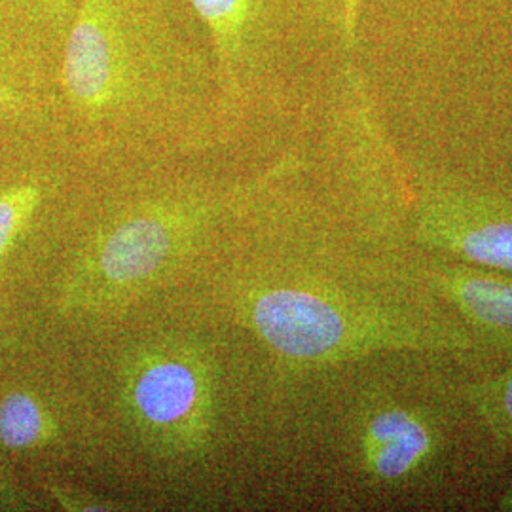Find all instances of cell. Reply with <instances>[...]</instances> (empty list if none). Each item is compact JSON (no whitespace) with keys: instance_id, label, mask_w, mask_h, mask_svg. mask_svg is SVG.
<instances>
[{"instance_id":"obj_1","label":"cell","mask_w":512,"mask_h":512,"mask_svg":"<svg viewBox=\"0 0 512 512\" xmlns=\"http://www.w3.org/2000/svg\"><path fill=\"white\" fill-rule=\"evenodd\" d=\"M67 340L101 423L105 475L190 505L238 492L262 376L228 334L158 302Z\"/></svg>"},{"instance_id":"obj_2","label":"cell","mask_w":512,"mask_h":512,"mask_svg":"<svg viewBox=\"0 0 512 512\" xmlns=\"http://www.w3.org/2000/svg\"><path fill=\"white\" fill-rule=\"evenodd\" d=\"M156 0H76L55 57V133L97 169L175 162L234 139L211 57Z\"/></svg>"},{"instance_id":"obj_3","label":"cell","mask_w":512,"mask_h":512,"mask_svg":"<svg viewBox=\"0 0 512 512\" xmlns=\"http://www.w3.org/2000/svg\"><path fill=\"white\" fill-rule=\"evenodd\" d=\"M173 164L95 169L67 253L33 310L42 327L78 338L177 293L230 220L294 167L283 160L243 175Z\"/></svg>"},{"instance_id":"obj_4","label":"cell","mask_w":512,"mask_h":512,"mask_svg":"<svg viewBox=\"0 0 512 512\" xmlns=\"http://www.w3.org/2000/svg\"><path fill=\"white\" fill-rule=\"evenodd\" d=\"M258 196L230 220L183 287L162 302L228 334L262 380L382 351L456 346L458 332L410 323L357 287L283 255L256 215Z\"/></svg>"},{"instance_id":"obj_5","label":"cell","mask_w":512,"mask_h":512,"mask_svg":"<svg viewBox=\"0 0 512 512\" xmlns=\"http://www.w3.org/2000/svg\"><path fill=\"white\" fill-rule=\"evenodd\" d=\"M0 463L38 475H105V440L73 344L31 315L0 353Z\"/></svg>"},{"instance_id":"obj_6","label":"cell","mask_w":512,"mask_h":512,"mask_svg":"<svg viewBox=\"0 0 512 512\" xmlns=\"http://www.w3.org/2000/svg\"><path fill=\"white\" fill-rule=\"evenodd\" d=\"M95 173L54 129L0 122V308H37L67 253Z\"/></svg>"},{"instance_id":"obj_7","label":"cell","mask_w":512,"mask_h":512,"mask_svg":"<svg viewBox=\"0 0 512 512\" xmlns=\"http://www.w3.org/2000/svg\"><path fill=\"white\" fill-rule=\"evenodd\" d=\"M200 19L224 109L239 129L266 90L275 54L298 0H183ZM315 2V0H313Z\"/></svg>"},{"instance_id":"obj_8","label":"cell","mask_w":512,"mask_h":512,"mask_svg":"<svg viewBox=\"0 0 512 512\" xmlns=\"http://www.w3.org/2000/svg\"><path fill=\"white\" fill-rule=\"evenodd\" d=\"M421 238L480 268L512 275V205L475 194L440 192L420 209Z\"/></svg>"},{"instance_id":"obj_9","label":"cell","mask_w":512,"mask_h":512,"mask_svg":"<svg viewBox=\"0 0 512 512\" xmlns=\"http://www.w3.org/2000/svg\"><path fill=\"white\" fill-rule=\"evenodd\" d=\"M349 452L368 480L395 484L420 473L437 454V431L414 408L368 404L351 416Z\"/></svg>"},{"instance_id":"obj_10","label":"cell","mask_w":512,"mask_h":512,"mask_svg":"<svg viewBox=\"0 0 512 512\" xmlns=\"http://www.w3.org/2000/svg\"><path fill=\"white\" fill-rule=\"evenodd\" d=\"M55 61L0 16V122L54 129Z\"/></svg>"},{"instance_id":"obj_11","label":"cell","mask_w":512,"mask_h":512,"mask_svg":"<svg viewBox=\"0 0 512 512\" xmlns=\"http://www.w3.org/2000/svg\"><path fill=\"white\" fill-rule=\"evenodd\" d=\"M435 283L442 296L499 348L512 349V277L473 266H440Z\"/></svg>"},{"instance_id":"obj_12","label":"cell","mask_w":512,"mask_h":512,"mask_svg":"<svg viewBox=\"0 0 512 512\" xmlns=\"http://www.w3.org/2000/svg\"><path fill=\"white\" fill-rule=\"evenodd\" d=\"M76 0H0V16L55 61Z\"/></svg>"},{"instance_id":"obj_13","label":"cell","mask_w":512,"mask_h":512,"mask_svg":"<svg viewBox=\"0 0 512 512\" xmlns=\"http://www.w3.org/2000/svg\"><path fill=\"white\" fill-rule=\"evenodd\" d=\"M29 317L31 313L27 311L0 308V353ZM0 511H46L42 499L37 494H33L18 476L12 475L2 463H0Z\"/></svg>"},{"instance_id":"obj_14","label":"cell","mask_w":512,"mask_h":512,"mask_svg":"<svg viewBox=\"0 0 512 512\" xmlns=\"http://www.w3.org/2000/svg\"><path fill=\"white\" fill-rule=\"evenodd\" d=\"M471 403L497 439L512 440V368L475 385Z\"/></svg>"},{"instance_id":"obj_15","label":"cell","mask_w":512,"mask_h":512,"mask_svg":"<svg viewBox=\"0 0 512 512\" xmlns=\"http://www.w3.org/2000/svg\"><path fill=\"white\" fill-rule=\"evenodd\" d=\"M315 4H319L323 12H327L334 19L340 35L351 46L357 38L365 0H315Z\"/></svg>"}]
</instances>
